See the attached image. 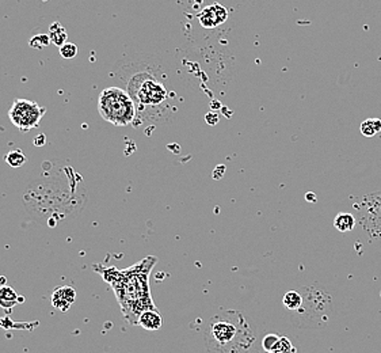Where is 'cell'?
Segmentation results:
<instances>
[{"mask_svg":"<svg viewBox=\"0 0 381 353\" xmlns=\"http://www.w3.org/2000/svg\"><path fill=\"white\" fill-rule=\"evenodd\" d=\"M155 264V257H147L127 269L94 267L114 291L121 311L130 325H137L141 313L156 308L149 289V273Z\"/></svg>","mask_w":381,"mask_h":353,"instance_id":"6da1fadb","label":"cell"},{"mask_svg":"<svg viewBox=\"0 0 381 353\" xmlns=\"http://www.w3.org/2000/svg\"><path fill=\"white\" fill-rule=\"evenodd\" d=\"M255 339L254 329L238 311L216 314L205 330L209 353H253Z\"/></svg>","mask_w":381,"mask_h":353,"instance_id":"7a4b0ae2","label":"cell"},{"mask_svg":"<svg viewBox=\"0 0 381 353\" xmlns=\"http://www.w3.org/2000/svg\"><path fill=\"white\" fill-rule=\"evenodd\" d=\"M98 112L102 119L116 127H127L134 123L137 109L127 90L106 87L98 97Z\"/></svg>","mask_w":381,"mask_h":353,"instance_id":"3957f363","label":"cell"},{"mask_svg":"<svg viewBox=\"0 0 381 353\" xmlns=\"http://www.w3.org/2000/svg\"><path fill=\"white\" fill-rule=\"evenodd\" d=\"M127 91L134 101L137 112L140 108L159 109L169 99L167 87L149 71H140L132 75L127 82Z\"/></svg>","mask_w":381,"mask_h":353,"instance_id":"277c9868","label":"cell"},{"mask_svg":"<svg viewBox=\"0 0 381 353\" xmlns=\"http://www.w3.org/2000/svg\"><path fill=\"white\" fill-rule=\"evenodd\" d=\"M45 113L47 109L40 106L37 102L26 98H18L12 102L8 110V117L15 128L26 134L40 125Z\"/></svg>","mask_w":381,"mask_h":353,"instance_id":"5b68a950","label":"cell"},{"mask_svg":"<svg viewBox=\"0 0 381 353\" xmlns=\"http://www.w3.org/2000/svg\"><path fill=\"white\" fill-rule=\"evenodd\" d=\"M227 18H228V11L225 7L220 4L208 5L198 14V21L201 26L205 29H214L219 25L224 23Z\"/></svg>","mask_w":381,"mask_h":353,"instance_id":"8992f818","label":"cell"},{"mask_svg":"<svg viewBox=\"0 0 381 353\" xmlns=\"http://www.w3.org/2000/svg\"><path fill=\"white\" fill-rule=\"evenodd\" d=\"M52 306L60 311H68L69 307L76 300V291L72 287L64 285L53 291L52 293Z\"/></svg>","mask_w":381,"mask_h":353,"instance_id":"52a82bcc","label":"cell"},{"mask_svg":"<svg viewBox=\"0 0 381 353\" xmlns=\"http://www.w3.org/2000/svg\"><path fill=\"white\" fill-rule=\"evenodd\" d=\"M137 325H140L145 330L155 332L163 326V318L156 308H151V310L141 313V315L138 317Z\"/></svg>","mask_w":381,"mask_h":353,"instance_id":"ba28073f","label":"cell"},{"mask_svg":"<svg viewBox=\"0 0 381 353\" xmlns=\"http://www.w3.org/2000/svg\"><path fill=\"white\" fill-rule=\"evenodd\" d=\"M334 227L341 232H349L356 227V217L352 213H338L334 219Z\"/></svg>","mask_w":381,"mask_h":353,"instance_id":"9c48e42d","label":"cell"},{"mask_svg":"<svg viewBox=\"0 0 381 353\" xmlns=\"http://www.w3.org/2000/svg\"><path fill=\"white\" fill-rule=\"evenodd\" d=\"M284 306L291 311H297L303 304V295L300 291H288L282 299Z\"/></svg>","mask_w":381,"mask_h":353,"instance_id":"30bf717a","label":"cell"},{"mask_svg":"<svg viewBox=\"0 0 381 353\" xmlns=\"http://www.w3.org/2000/svg\"><path fill=\"white\" fill-rule=\"evenodd\" d=\"M18 302L16 292L10 287L0 288V306L3 308H11Z\"/></svg>","mask_w":381,"mask_h":353,"instance_id":"8fae6325","label":"cell"},{"mask_svg":"<svg viewBox=\"0 0 381 353\" xmlns=\"http://www.w3.org/2000/svg\"><path fill=\"white\" fill-rule=\"evenodd\" d=\"M49 37L52 44L62 47L66 42V30L59 22H55L51 27H49Z\"/></svg>","mask_w":381,"mask_h":353,"instance_id":"7c38bea8","label":"cell"},{"mask_svg":"<svg viewBox=\"0 0 381 353\" xmlns=\"http://www.w3.org/2000/svg\"><path fill=\"white\" fill-rule=\"evenodd\" d=\"M361 134L367 138H372L381 132L380 119H368L361 124Z\"/></svg>","mask_w":381,"mask_h":353,"instance_id":"4fadbf2b","label":"cell"},{"mask_svg":"<svg viewBox=\"0 0 381 353\" xmlns=\"http://www.w3.org/2000/svg\"><path fill=\"white\" fill-rule=\"evenodd\" d=\"M296 350L292 345L291 340L286 336H281L280 340L275 343V345L266 353H295Z\"/></svg>","mask_w":381,"mask_h":353,"instance_id":"5bb4252c","label":"cell"},{"mask_svg":"<svg viewBox=\"0 0 381 353\" xmlns=\"http://www.w3.org/2000/svg\"><path fill=\"white\" fill-rule=\"evenodd\" d=\"M5 162L11 167H21L26 163V156L21 149H14L5 155Z\"/></svg>","mask_w":381,"mask_h":353,"instance_id":"9a60e30c","label":"cell"},{"mask_svg":"<svg viewBox=\"0 0 381 353\" xmlns=\"http://www.w3.org/2000/svg\"><path fill=\"white\" fill-rule=\"evenodd\" d=\"M29 44H30L32 48L41 49V48H45V47H48L49 44H52V41H51L49 34H37V36H34V37L30 40Z\"/></svg>","mask_w":381,"mask_h":353,"instance_id":"2e32d148","label":"cell"},{"mask_svg":"<svg viewBox=\"0 0 381 353\" xmlns=\"http://www.w3.org/2000/svg\"><path fill=\"white\" fill-rule=\"evenodd\" d=\"M60 55L63 59H73L77 55V47L72 42H65L60 47Z\"/></svg>","mask_w":381,"mask_h":353,"instance_id":"e0dca14e","label":"cell"},{"mask_svg":"<svg viewBox=\"0 0 381 353\" xmlns=\"http://www.w3.org/2000/svg\"><path fill=\"white\" fill-rule=\"evenodd\" d=\"M280 337H281V334L270 333V334H267V336L263 339V341H262V348H263L265 353L269 352V351L275 345V343L280 340Z\"/></svg>","mask_w":381,"mask_h":353,"instance_id":"ac0fdd59","label":"cell"}]
</instances>
